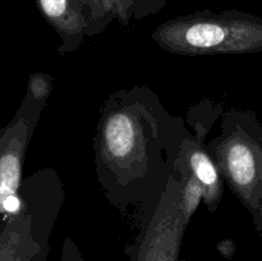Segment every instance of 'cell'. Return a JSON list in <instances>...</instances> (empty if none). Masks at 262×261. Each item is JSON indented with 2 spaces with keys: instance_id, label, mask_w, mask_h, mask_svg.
I'll use <instances>...</instances> for the list:
<instances>
[{
  "instance_id": "1",
  "label": "cell",
  "mask_w": 262,
  "mask_h": 261,
  "mask_svg": "<svg viewBox=\"0 0 262 261\" xmlns=\"http://www.w3.org/2000/svg\"><path fill=\"white\" fill-rule=\"evenodd\" d=\"M188 128L147 86L118 90L101 106L94 137L95 170L107 201L119 211L158 204Z\"/></svg>"
},
{
  "instance_id": "2",
  "label": "cell",
  "mask_w": 262,
  "mask_h": 261,
  "mask_svg": "<svg viewBox=\"0 0 262 261\" xmlns=\"http://www.w3.org/2000/svg\"><path fill=\"white\" fill-rule=\"evenodd\" d=\"M151 38L161 50L184 56L262 53V17L237 9L202 10L165 20Z\"/></svg>"
},
{
  "instance_id": "3",
  "label": "cell",
  "mask_w": 262,
  "mask_h": 261,
  "mask_svg": "<svg viewBox=\"0 0 262 261\" xmlns=\"http://www.w3.org/2000/svg\"><path fill=\"white\" fill-rule=\"evenodd\" d=\"M19 204L0 220V261H46L64 202L58 171L43 168L20 184Z\"/></svg>"
},
{
  "instance_id": "4",
  "label": "cell",
  "mask_w": 262,
  "mask_h": 261,
  "mask_svg": "<svg viewBox=\"0 0 262 261\" xmlns=\"http://www.w3.org/2000/svg\"><path fill=\"white\" fill-rule=\"evenodd\" d=\"M220 120L207 150L262 240V124L253 110L237 107L224 110Z\"/></svg>"
},
{
  "instance_id": "5",
  "label": "cell",
  "mask_w": 262,
  "mask_h": 261,
  "mask_svg": "<svg viewBox=\"0 0 262 261\" xmlns=\"http://www.w3.org/2000/svg\"><path fill=\"white\" fill-rule=\"evenodd\" d=\"M186 229L181 209V186L174 174L158 204L142 215L133 242L125 246L127 261H179Z\"/></svg>"
},
{
  "instance_id": "6",
  "label": "cell",
  "mask_w": 262,
  "mask_h": 261,
  "mask_svg": "<svg viewBox=\"0 0 262 261\" xmlns=\"http://www.w3.org/2000/svg\"><path fill=\"white\" fill-rule=\"evenodd\" d=\"M45 106V101L26 94L14 117L0 129V214L13 211L19 204L23 164Z\"/></svg>"
},
{
  "instance_id": "7",
  "label": "cell",
  "mask_w": 262,
  "mask_h": 261,
  "mask_svg": "<svg viewBox=\"0 0 262 261\" xmlns=\"http://www.w3.org/2000/svg\"><path fill=\"white\" fill-rule=\"evenodd\" d=\"M37 9L51 28L55 31L60 44V55L78 50L87 36L92 37L90 13L82 0H35Z\"/></svg>"
},
{
  "instance_id": "8",
  "label": "cell",
  "mask_w": 262,
  "mask_h": 261,
  "mask_svg": "<svg viewBox=\"0 0 262 261\" xmlns=\"http://www.w3.org/2000/svg\"><path fill=\"white\" fill-rule=\"evenodd\" d=\"M206 138V135L188 129L182 140L179 155L204 187V205L206 209L209 212H215L219 209L224 193V181L207 150Z\"/></svg>"
},
{
  "instance_id": "9",
  "label": "cell",
  "mask_w": 262,
  "mask_h": 261,
  "mask_svg": "<svg viewBox=\"0 0 262 261\" xmlns=\"http://www.w3.org/2000/svg\"><path fill=\"white\" fill-rule=\"evenodd\" d=\"M90 13L92 36L101 33L112 20L117 19L128 26L136 18L133 0H82Z\"/></svg>"
},
{
  "instance_id": "10",
  "label": "cell",
  "mask_w": 262,
  "mask_h": 261,
  "mask_svg": "<svg viewBox=\"0 0 262 261\" xmlns=\"http://www.w3.org/2000/svg\"><path fill=\"white\" fill-rule=\"evenodd\" d=\"M177 176L181 186V209L184 223L188 227L197 209L204 202V187L196 178L184 159L179 155L177 163Z\"/></svg>"
},
{
  "instance_id": "11",
  "label": "cell",
  "mask_w": 262,
  "mask_h": 261,
  "mask_svg": "<svg viewBox=\"0 0 262 261\" xmlns=\"http://www.w3.org/2000/svg\"><path fill=\"white\" fill-rule=\"evenodd\" d=\"M223 113H224V102L204 99L199 104L189 107L187 120L191 124L192 132H199L207 136L215 122L222 118Z\"/></svg>"
},
{
  "instance_id": "12",
  "label": "cell",
  "mask_w": 262,
  "mask_h": 261,
  "mask_svg": "<svg viewBox=\"0 0 262 261\" xmlns=\"http://www.w3.org/2000/svg\"><path fill=\"white\" fill-rule=\"evenodd\" d=\"M54 87V78L51 74L35 72L28 77V83L26 94L30 95L33 100L48 102L49 96Z\"/></svg>"
},
{
  "instance_id": "13",
  "label": "cell",
  "mask_w": 262,
  "mask_h": 261,
  "mask_svg": "<svg viewBox=\"0 0 262 261\" xmlns=\"http://www.w3.org/2000/svg\"><path fill=\"white\" fill-rule=\"evenodd\" d=\"M60 261H84L81 250L72 237H67L61 246Z\"/></svg>"
},
{
  "instance_id": "14",
  "label": "cell",
  "mask_w": 262,
  "mask_h": 261,
  "mask_svg": "<svg viewBox=\"0 0 262 261\" xmlns=\"http://www.w3.org/2000/svg\"><path fill=\"white\" fill-rule=\"evenodd\" d=\"M217 251L224 258L232 260L237 251V245L233 240H223L217 243Z\"/></svg>"
}]
</instances>
